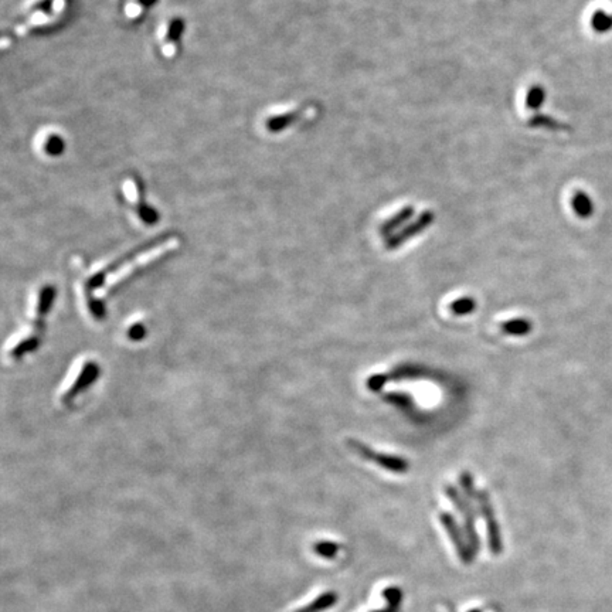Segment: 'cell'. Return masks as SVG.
Masks as SVG:
<instances>
[{"label": "cell", "mask_w": 612, "mask_h": 612, "mask_svg": "<svg viewBox=\"0 0 612 612\" xmlns=\"http://www.w3.org/2000/svg\"><path fill=\"white\" fill-rule=\"evenodd\" d=\"M56 297V291L52 285H43L36 292L33 298V306L30 310V321L26 330L21 332L8 348V356L10 360H19L37 349L41 335L44 332V322Z\"/></svg>", "instance_id": "1"}, {"label": "cell", "mask_w": 612, "mask_h": 612, "mask_svg": "<svg viewBox=\"0 0 612 612\" xmlns=\"http://www.w3.org/2000/svg\"><path fill=\"white\" fill-rule=\"evenodd\" d=\"M98 374H100V367H98L95 360H83L81 364H78L74 369L71 379L67 380L63 390L60 391L59 401L63 405H70L74 403L77 396L81 394L83 391H85L96 380Z\"/></svg>", "instance_id": "2"}, {"label": "cell", "mask_w": 612, "mask_h": 612, "mask_svg": "<svg viewBox=\"0 0 612 612\" xmlns=\"http://www.w3.org/2000/svg\"><path fill=\"white\" fill-rule=\"evenodd\" d=\"M64 0H37L24 13V19L16 28L19 34L28 33L33 28L44 26L63 10Z\"/></svg>", "instance_id": "3"}, {"label": "cell", "mask_w": 612, "mask_h": 612, "mask_svg": "<svg viewBox=\"0 0 612 612\" xmlns=\"http://www.w3.org/2000/svg\"><path fill=\"white\" fill-rule=\"evenodd\" d=\"M445 495L456 506L459 515L462 516L463 533H465V536H467L474 553L476 554L479 551V537H478L476 527H475V523H476L475 520H476L478 513H476L475 507L472 506V502L468 498L462 496L458 489L454 487L452 485L445 486Z\"/></svg>", "instance_id": "4"}, {"label": "cell", "mask_w": 612, "mask_h": 612, "mask_svg": "<svg viewBox=\"0 0 612 612\" xmlns=\"http://www.w3.org/2000/svg\"><path fill=\"white\" fill-rule=\"evenodd\" d=\"M348 445L363 459L376 462L380 468L394 472V474H405L410 469V462L401 456L386 455L377 451H373L370 447L360 443L357 439H348Z\"/></svg>", "instance_id": "5"}, {"label": "cell", "mask_w": 612, "mask_h": 612, "mask_svg": "<svg viewBox=\"0 0 612 612\" xmlns=\"http://www.w3.org/2000/svg\"><path fill=\"white\" fill-rule=\"evenodd\" d=\"M122 191H124V198L129 203L131 209L135 213V217H138L140 223L152 226L158 222L159 215L156 210L152 206H149V203H146L143 193L139 187V183L135 179L132 178L125 179L124 183H122Z\"/></svg>", "instance_id": "6"}, {"label": "cell", "mask_w": 612, "mask_h": 612, "mask_svg": "<svg viewBox=\"0 0 612 612\" xmlns=\"http://www.w3.org/2000/svg\"><path fill=\"white\" fill-rule=\"evenodd\" d=\"M476 505H478V507L481 510V515H482V518L485 520V525H486L489 550H491L492 554L498 556L503 550L502 533H500L499 522L496 520V516H495V510H494L491 498H489V494L486 491H479L478 492Z\"/></svg>", "instance_id": "7"}, {"label": "cell", "mask_w": 612, "mask_h": 612, "mask_svg": "<svg viewBox=\"0 0 612 612\" xmlns=\"http://www.w3.org/2000/svg\"><path fill=\"white\" fill-rule=\"evenodd\" d=\"M184 30V21L179 17H170L158 29V43L160 53L166 59H175Z\"/></svg>", "instance_id": "8"}, {"label": "cell", "mask_w": 612, "mask_h": 612, "mask_svg": "<svg viewBox=\"0 0 612 612\" xmlns=\"http://www.w3.org/2000/svg\"><path fill=\"white\" fill-rule=\"evenodd\" d=\"M434 222H435V213L434 211H431V210L423 211L417 218L412 220L411 223H407L405 227H403L401 230H399L396 234H393L391 237L386 238V241H384L386 250H388V251L397 250L399 247H401L403 244H405L412 237L424 233Z\"/></svg>", "instance_id": "9"}, {"label": "cell", "mask_w": 612, "mask_h": 612, "mask_svg": "<svg viewBox=\"0 0 612 612\" xmlns=\"http://www.w3.org/2000/svg\"><path fill=\"white\" fill-rule=\"evenodd\" d=\"M439 520H441V525H443L444 529L447 530V533H448V536L451 538V542L454 543V547L456 550V554H458L459 560L462 562H465V564H469V562L474 560L475 553H474V550H472V547H471V545L468 542L467 536H465V533L458 526L455 518L451 515V513L444 511V513H441V515H439Z\"/></svg>", "instance_id": "10"}, {"label": "cell", "mask_w": 612, "mask_h": 612, "mask_svg": "<svg viewBox=\"0 0 612 612\" xmlns=\"http://www.w3.org/2000/svg\"><path fill=\"white\" fill-rule=\"evenodd\" d=\"M306 114L305 108H299V109H291L286 112H281V114H271L268 115L264 120V127L268 132L271 134H279L282 131H286L288 128H291L293 124H297L298 120H301Z\"/></svg>", "instance_id": "11"}, {"label": "cell", "mask_w": 612, "mask_h": 612, "mask_svg": "<svg viewBox=\"0 0 612 612\" xmlns=\"http://www.w3.org/2000/svg\"><path fill=\"white\" fill-rule=\"evenodd\" d=\"M37 146L45 156H59L64 151V139L59 132L47 129L39 134Z\"/></svg>", "instance_id": "12"}, {"label": "cell", "mask_w": 612, "mask_h": 612, "mask_svg": "<svg viewBox=\"0 0 612 612\" xmlns=\"http://www.w3.org/2000/svg\"><path fill=\"white\" fill-rule=\"evenodd\" d=\"M412 215H414V207L407 206V207L401 209V210H400L399 213H396L393 217H390L388 220H386V222L380 226L379 233H380L381 237H384V238L391 237L393 234H396L399 230H401L403 226H404L405 223H408L410 220L412 218Z\"/></svg>", "instance_id": "13"}, {"label": "cell", "mask_w": 612, "mask_h": 612, "mask_svg": "<svg viewBox=\"0 0 612 612\" xmlns=\"http://www.w3.org/2000/svg\"><path fill=\"white\" fill-rule=\"evenodd\" d=\"M571 207L580 218H589L594 213V203L591 198L582 190L574 193L571 199Z\"/></svg>", "instance_id": "14"}, {"label": "cell", "mask_w": 612, "mask_h": 612, "mask_svg": "<svg viewBox=\"0 0 612 612\" xmlns=\"http://www.w3.org/2000/svg\"><path fill=\"white\" fill-rule=\"evenodd\" d=\"M503 333L510 336H526L531 332V322L520 317V319H510L500 325Z\"/></svg>", "instance_id": "15"}, {"label": "cell", "mask_w": 612, "mask_h": 612, "mask_svg": "<svg viewBox=\"0 0 612 612\" xmlns=\"http://www.w3.org/2000/svg\"><path fill=\"white\" fill-rule=\"evenodd\" d=\"M337 600V595L335 593H325L321 597H317L316 600H313V602H310L306 606L299 608L295 612H321L329 606H332Z\"/></svg>", "instance_id": "16"}, {"label": "cell", "mask_w": 612, "mask_h": 612, "mask_svg": "<svg viewBox=\"0 0 612 612\" xmlns=\"http://www.w3.org/2000/svg\"><path fill=\"white\" fill-rule=\"evenodd\" d=\"M529 124L533 128H546V129H551V131L569 129V127L566 124H561V122H558L554 118L547 116V115H536L529 120Z\"/></svg>", "instance_id": "17"}, {"label": "cell", "mask_w": 612, "mask_h": 612, "mask_svg": "<svg viewBox=\"0 0 612 612\" xmlns=\"http://www.w3.org/2000/svg\"><path fill=\"white\" fill-rule=\"evenodd\" d=\"M155 3L156 0H129L124 13L129 20H136Z\"/></svg>", "instance_id": "18"}, {"label": "cell", "mask_w": 612, "mask_h": 612, "mask_svg": "<svg viewBox=\"0 0 612 612\" xmlns=\"http://www.w3.org/2000/svg\"><path fill=\"white\" fill-rule=\"evenodd\" d=\"M545 100H546L545 88L540 85H533L529 88L527 95H526V107L529 109L536 111L545 104Z\"/></svg>", "instance_id": "19"}, {"label": "cell", "mask_w": 612, "mask_h": 612, "mask_svg": "<svg viewBox=\"0 0 612 612\" xmlns=\"http://www.w3.org/2000/svg\"><path fill=\"white\" fill-rule=\"evenodd\" d=\"M476 309V302L471 297H463L450 304V310L456 316L469 315Z\"/></svg>", "instance_id": "20"}, {"label": "cell", "mask_w": 612, "mask_h": 612, "mask_svg": "<svg viewBox=\"0 0 612 612\" xmlns=\"http://www.w3.org/2000/svg\"><path fill=\"white\" fill-rule=\"evenodd\" d=\"M459 485H461L462 491H463V494H465V498H468L471 502H475V503H476L478 492H479V491H476V487H475V485H474V478H472V475H471L469 472H467V471L462 472L461 476H459Z\"/></svg>", "instance_id": "21"}, {"label": "cell", "mask_w": 612, "mask_h": 612, "mask_svg": "<svg viewBox=\"0 0 612 612\" xmlns=\"http://www.w3.org/2000/svg\"><path fill=\"white\" fill-rule=\"evenodd\" d=\"M591 26L597 33H605L612 29V17L604 10H597L591 17Z\"/></svg>", "instance_id": "22"}, {"label": "cell", "mask_w": 612, "mask_h": 612, "mask_svg": "<svg viewBox=\"0 0 612 612\" xmlns=\"http://www.w3.org/2000/svg\"><path fill=\"white\" fill-rule=\"evenodd\" d=\"M313 550L324 558H333L339 551V546L332 542H319L313 546Z\"/></svg>", "instance_id": "23"}, {"label": "cell", "mask_w": 612, "mask_h": 612, "mask_svg": "<svg viewBox=\"0 0 612 612\" xmlns=\"http://www.w3.org/2000/svg\"><path fill=\"white\" fill-rule=\"evenodd\" d=\"M383 597L388 601V605L399 608V605L403 600V593L400 589H397V587H390V589L383 591Z\"/></svg>", "instance_id": "24"}, {"label": "cell", "mask_w": 612, "mask_h": 612, "mask_svg": "<svg viewBox=\"0 0 612 612\" xmlns=\"http://www.w3.org/2000/svg\"><path fill=\"white\" fill-rule=\"evenodd\" d=\"M387 380H388V376H386L383 373L373 374V376H370L369 379H367V388H369L370 391H374V393H377V391H380L386 386Z\"/></svg>", "instance_id": "25"}, {"label": "cell", "mask_w": 612, "mask_h": 612, "mask_svg": "<svg viewBox=\"0 0 612 612\" xmlns=\"http://www.w3.org/2000/svg\"><path fill=\"white\" fill-rule=\"evenodd\" d=\"M142 335H145V329H143V326H140L139 324H134L132 326H129V330H128V336H129V337L138 340V339H140Z\"/></svg>", "instance_id": "26"}, {"label": "cell", "mask_w": 612, "mask_h": 612, "mask_svg": "<svg viewBox=\"0 0 612 612\" xmlns=\"http://www.w3.org/2000/svg\"><path fill=\"white\" fill-rule=\"evenodd\" d=\"M372 612H399V608H397V606H391V605H388L387 608L377 609V611H372Z\"/></svg>", "instance_id": "27"}, {"label": "cell", "mask_w": 612, "mask_h": 612, "mask_svg": "<svg viewBox=\"0 0 612 612\" xmlns=\"http://www.w3.org/2000/svg\"><path fill=\"white\" fill-rule=\"evenodd\" d=\"M471 612H481V609H472Z\"/></svg>", "instance_id": "28"}, {"label": "cell", "mask_w": 612, "mask_h": 612, "mask_svg": "<svg viewBox=\"0 0 612 612\" xmlns=\"http://www.w3.org/2000/svg\"><path fill=\"white\" fill-rule=\"evenodd\" d=\"M450 612H455V611H450Z\"/></svg>", "instance_id": "29"}]
</instances>
